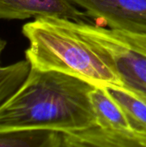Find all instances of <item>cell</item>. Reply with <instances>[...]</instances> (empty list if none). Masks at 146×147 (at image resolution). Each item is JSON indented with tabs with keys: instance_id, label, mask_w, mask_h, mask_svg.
I'll return each mask as SVG.
<instances>
[{
	"instance_id": "obj_1",
	"label": "cell",
	"mask_w": 146,
	"mask_h": 147,
	"mask_svg": "<svg viewBox=\"0 0 146 147\" xmlns=\"http://www.w3.org/2000/svg\"><path fill=\"white\" fill-rule=\"evenodd\" d=\"M96 87L68 74L31 66L23 84L0 106V134L32 129L69 134L94 127L90 94Z\"/></svg>"
},
{
	"instance_id": "obj_2",
	"label": "cell",
	"mask_w": 146,
	"mask_h": 147,
	"mask_svg": "<svg viewBox=\"0 0 146 147\" xmlns=\"http://www.w3.org/2000/svg\"><path fill=\"white\" fill-rule=\"evenodd\" d=\"M22 32L29 43L25 56L32 67L68 74L96 87L127 90L115 71L67 19L35 18L24 24Z\"/></svg>"
},
{
	"instance_id": "obj_3",
	"label": "cell",
	"mask_w": 146,
	"mask_h": 147,
	"mask_svg": "<svg viewBox=\"0 0 146 147\" xmlns=\"http://www.w3.org/2000/svg\"><path fill=\"white\" fill-rule=\"evenodd\" d=\"M67 21L115 71L127 91L146 102V47L131 35L101 25Z\"/></svg>"
},
{
	"instance_id": "obj_4",
	"label": "cell",
	"mask_w": 146,
	"mask_h": 147,
	"mask_svg": "<svg viewBox=\"0 0 146 147\" xmlns=\"http://www.w3.org/2000/svg\"><path fill=\"white\" fill-rule=\"evenodd\" d=\"M102 27L146 38V0H70Z\"/></svg>"
},
{
	"instance_id": "obj_5",
	"label": "cell",
	"mask_w": 146,
	"mask_h": 147,
	"mask_svg": "<svg viewBox=\"0 0 146 147\" xmlns=\"http://www.w3.org/2000/svg\"><path fill=\"white\" fill-rule=\"evenodd\" d=\"M57 17L77 22H90L70 0H0V19L24 20Z\"/></svg>"
},
{
	"instance_id": "obj_6",
	"label": "cell",
	"mask_w": 146,
	"mask_h": 147,
	"mask_svg": "<svg viewBox=\"0 0 146 147\" xmlns=\"http://www.w3.org/2000/svg\"><path fill=\"white\" fill-rule=\"evenodd\" d=\"M63 134V147H146L144 139L105 129L98 125L77 132Z\"/></svg>"
},
{
	"instance_id": "obj_7",
	"label": "cell",
	"mask_w": 146,
	"mask_h": 147,
	"mask_svg": "<svg viewBox=\"0 0 146 147\" xmlns=\"http://www.w3.org/2000/svg\"><path fill=\"white\" fill-rule=\"evenodd\" d=\"M90 96L96 115V125L146 140V134L138 133L133 128L123 109L111 97L106 88L96 87Z\"/></svg>"
},
{
	"instance_id": "obj_8",
	"label": "cell",
	"mask_w": 146,
	"mask_h": 147,
	"mask_svg": "<svg viewBox=\"0 0 146 147\" xmlns=\"http://www.w3.org/2000/svg\"><path fill=\"white\" fill-rule=\"evenodd\" d=\"M111 97L120 106L133 128L146 134V102L127 90L118 88H106Z\"/></svg>"
},
{
	"instance_id": "obj_9",
	"label": "cell",
	"mask_w": 146,
	"mask_h": 147,
	"mask_svg": "<svg viewBox=\"0 0 146 147\" xmlns=\"http://www.w3.org/2000/svg\"><path fill=\"white\" fill-rule=\"evenodd\" d=\"M30 68L31 65L27 59L9 65H0V106L23 84Z\"/></svg>"
},
{
	"instance_id": "obj_10",
	"label": "cell",
	"mask_w": 146,
	"mask_h": 147,
	"mask_svg": "<svg viewBox=\"0 0 146 147\" xmlns=\"http://www.w3.org/2000/svg\"><path fill=\"white\" fill-rule=\"evenodd\" d=\"M6 45H7L6 40H3V39H2V38L0 37V62H1V56H2V54H3V53L5 47H6Z\"/></svg>"
},
{
	"instance_id": "obj_11",
	"label": "cell",
	"mask_w": 146,
	"mask_h": 147,
	"mask_svg": "<svg viewBox=\"0 0 146 147\" xmlns=\"http://www.w3.org/2000/svg\"><path fill=\"white\" fill-rule=\"evenodd\" d=\"M129 35V34H128ZM133 36L135 40H137L139 42H140L143 46L146 47V38H144V37H139V36H133V35H131Z\"/></svg>"
}]
</instances>
